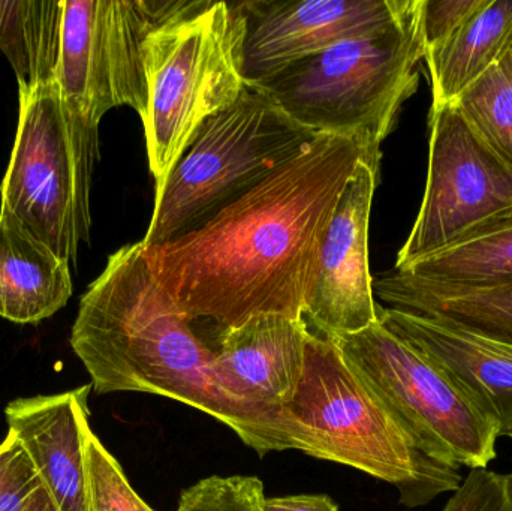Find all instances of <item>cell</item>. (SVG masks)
<instances>
[{"label":"cell","mask_w":512,"mask_h":511,"mask_svg":"<svg viewBox=\"0 0 512 511\" xmlns=\"http://www.w3.org/2000/svg\"><path fill=\"white\" fill-rule=\"evenodd\" d=\"M361 159L370 164L355 141L319 135L200 227L143 243L156 281L189 321H213L218 333L261 315L303 320L328 225Z\"/></svg>","instance_id":"6da1fadb"},{"label":"cell","mask_w":512,"mask_h":511,"mask_svg":"<svg viewBox=\"0 0 512 511\" xmlns=\"http://www.w3.org/2000/svg\"><path fill=\"white\" fill-rule=\"evenodd\" d=\"M71 348L98 395L165 396L215 417L259 456L292 450L285 431L222 389L215 351L156 281L143 242L111 254L81 296Z\"/></svg>","instance_id":"7a4b0ae2"},{"label":"cell","mask_w":512,"mask_h":511,"mask_svg":"<svg viewBox=\"0 0 512 511\" xmlns=\"http://www.w3.org/2000/svg\"><path fill=\"white\" fill-rule=\"evenodd\" d=\"M424 56L423 0H409L385 26L251 84L315 137L355 141L379 170L382 141L417 92V66Z\"/></svg>","instance_id":"3957f363"},{"label":"cell","mask_w":512,"mask_h":511,"mask_svg":"<svg viewBox=\"0 0 512 511\" xmlns=\"http://www.w3.org/2000/svg\"><path fill=\"white\" fill-rule=\"evenodd\" d=\"M282 417L294 450L391 483L409 509L456 492L463 483L459 467L418 449L336 342L319 333H309L303 377Z\"/></svg>","instance_id":"277c9868"},{"label":"cell","mask_w":512,"mask_h":511,"mask_svg":"<svg viewBox=\"0 0 512 511\" xmlns=\"http://www.w3.org/2000/svg\"><path fill=\"white\" fill-rule=\"evenodd\" d=\"M246 29L243 2L197 0L147 39V107L141 120L156 194L203 123L245 90Z\"/></svg>","instance_id":"5b68a950"},{"label":"cell","mask_w":512,"mask_h":511,"mask_svg":"<svg viewBox=\"0 0 512 511\" xmlns=\"http://www.w3.org/2000/svg\"><path fill=\"white\" fill-rule=\"evenodd\" d=\"M315 135L289 119L255 84L209 117L155 197L144 245H164L248 194Z\"/></svg>","instance_id":"8992f818"},{"label":"cell","mask_w":512,"mask_h":511,"mask_svg":"<svg viewBox=\"0 0 512 511\" xmlns=\"http://www.w3.org/2000/svg\"><path fill=\"white\" fill-rule=\"evenodd\" d=\"M18 105L0 207L74 264L92 227L90 191L99 159V126L69 105L56 81L18 93Z\"/></svg>","instance_id":"52a82bcc"},{"label":"cell","mask_w":512,"mask_h":511,"mask_svg":"<svg viewBox=\"0 0 512 511\" xmlns=\"http://www.w3.org/2000/svg\"><path fill=\"white\" fill-rule=\"evenodd\" d=\"M330 339L421 452L471 470L496 458L499 426L450 375L379 321Z\"/></svg>","instance_id":"ba28073f"},{"label":"cell","mask_w":512,"mask_h":511,"mask_svg":"<svg viewBox=\"0 0 512 511\" xmlns=\"http://www.w3.org/2000/svg\"><path fill=\"white\" fill-rule=\"evenodd\" d=\"M195 3L197 0H63L56 74L63 98L96 126L108 111L125 105L143 117L147 39Z\"/></svg>","instance_id":"9c48e42d"},{"label":"cell","mask_w":512,"mask_h":511,"mask_svg":"<svg viewBox=\"0 0 512 511\" xmlns=\"http://www.w3.org/2000/svg\"><path fill=\"white\" fill-rule=\"evenodd\" d=\"M429 126L426 191L394 269L445 248L478 222L512 206V168L454 102L432 108Z\"/></svg>","instance_id":"30bf717a"},{"label":"cell","mask_w":512,"mask_h":511,"mask_svg":"<svg viewBox=\"0 0 512 511\" xmlns=\"http://www.w3.org/2000/svg\"><path fill=\"white\" fill-rule=\"evenodd\" d=\"M379 171L361 159L328 225L304 320L325 338L354 335L378 323L369 266V222Z\"/></svg>","instance_id":"8fae6325"},{"label":"cell","mask_w":512,"mask_h":511,"mask_svg":"<svg viewBox=\"0 0 512 511\" xmlns=\"http://www.w3.org/2000/svg\"><path fill=\"white\" fill-rule=\"evenodd\" d=\"M409 0L243 2L248 29L243 74L258 83L286 66L358 38L399 17Z\"/></svg>","instance_id":"7c38bea8"},{"label":"cell","mask_w":512,"mask_h":511,"mask_svg":"<svg viewBox=\"0 0 512 511\" xmlns=\"http://www.w3.org/2000/svg\"><path fill=\"white\" fill-rule=\"evenodd\" d=\"M309 333L304 318L261 315L218 333L212 347L216 375L227 395L279 426L289 438L282 408L300 386Z\"/></svg>","instance_id":"4fadbf2b"},{"label":"cell","mask_w":512,"mask_h":511,"mask_svg":"<svg viewBox=\"0 0 512 511\" xmlns=\"http://www.w3.org/2000/svg\"><path fill=\"white\" fill-rule=\"evenodd\" d=\"M92 384L59 395L18 398L5 408L17 438L60 511H92L86 464Z\"/></svg>","instance_id":"5bb4252c"},{"label":"cell","mask_w":512,"mask_h":511,"mask_svg":"<svg viewBox=\"0 0 512 511\" xmlns=\"http://www.w3.org/2000/svg\"><path fill=\"white\" fill-rule=\"evenodd\" d=\"M388 332L435 362L504 431L512 423V347L378 305Z\"/></svg>","instance_id":"9a60e30c"},{"label":"cell","mask_w":512,"mask_h":511,"mask_svg":"<svg viewBox=\"0 0 512 511\" xmlns=\"http://www.w3.org/2000/svg\"><path fill=\"white\" fill-rule=\"evenodd\" d=\"M72 293L71 263L0 207V317L38 324L65 308Z\"/></svg>","instance_id":"2e32d148"},{"label":"cell","mask_w":512,"mask_h":511,"mask_svg":"<svg viewBox=\"0 0 512 511\" xmlns=\"http://www.w3.org/2000/svg\"><path fill=\"white\" fill-rule=\"evenodd\" d=\"M445 290L478 291L512 285V206L460 234L445 248L394 269Z\"/></svg>","instance_id":"e0dca14e"},{"label":"cell","mask_w":512,"mask_h":511,"mask_svg":"<svg viewBox=\"0 0 512 511\" xmlns=\"http://www.w3.org/2000/svg\"><path fill=\"white\" fill-rule=\"evenodd\" d=\"M373 293L387 308L512 347V285L493 290H445L412 281L393 269L373 281Z\"/></svg>","instance_id":"ac0fdd59"},{"label":"cell","mask_w":512,"mask_h":511,"mask_svg":"<svg viewBox=\"0 0 512 511\" xmlns=\"http://www.w3.org/2000/svg\"><path fill=\"white\" fill-rule=\"evenodd\" d=\"M512 30V0H486L447 41L426 51L432 108L453 104L498 63Z\"/></svg>","instance_id":"d6986e66"},{"label":"cell","mask_w":512,"mask_h":511,"mask_svg":"<svg viewBox=\"0 0 512 511\" xmlns=\"http://www.w3.org/2000/svg\"><path fill=\"white\" fill-rule=\"evenodd\" d=\"M62 27L63 0H0V50L18 93L56 81Z\"/></svg>","instance_id":"ffe728a7"},{"label":"cell","mask_w":512,"mask_h":511,"mask_svg":"<svg viewBox=\"0 0 512 511\" xmlns=\"http://www.w3.org/2000/svg\"><path fill=\"white\" fill-rule=\"evenodd\" d=\"M454 104L487 146L512 168V74L496 63Z\"/></svg>","instance_id":"44dd1931"},{"label":"cell","mask_w":512,"mask_h":511,"mask_svg":"<svg viewBox=\"0 0 512 511\" xmlns=\"http://www.w3.org/2000/svg\"><path fill=\"white\" fill-rule=\"evenodd\" d=\"M86 464L92 511H155L134 491L117 459L90 428L86 434Z\"/></svg>","instance_id":"7402d4cb"},{"label":"cell","mask_w":512,"mask_h":511,"mask_svg":"<svg viewBox=\"0 0 512 511\" xmlns=\"http://www.w3.org/2000/svg\"><path fill=\"white\" fill-rule=\"evenodd\" d=\"M264 485L255 476H212L180 494L177 511H264Z\"/></svg>","instance_id":"603a6c76"},{"label":"cell","mask_w":512,"mask_h":511,"mask_svg":"<svg viewBox=\"0 0 512 511\" xmlns=\"http://www.w3.org/2000/svg\"><path fill=\"white\" fill-rule=\"evenodd\" d=\"M444 511H512V474L471 470Z\"/></svg>","instance_id":"cb8c5ba5"},{"label":"cell","mask_w":512,"mask_h":511,"mask_svg":"<svg viewBox=\"0 0 512 511\" xmlns=\"http://www.w3.org/2000/svg\"><path fill=\"white\" fill-rule=\"evenodd\" d=\"M8 435L11 443L0 464V511H21L42 482L26 450L14 435Z\"/></svg>","instance_id":"d4e9b609"},{"label":"cell","mask_w":512,"mask_h":511,"mask_svg":"<svg viewBox=\"0 0 512 511\" xmlns=\"http://www.w3.org/2000/svg\"><path fill=\"white\" fill-rule=\"evenodd\" d=\"M486 0H423V36L426 51L447 41Z\"/></svg>","instance_id":"484cf974"},{"label":"cell","mask_w":512,"mask_h":511,"mask_svg":"<svg viewBox=\"0 0 512 511\" xmlns=\"http://www.w3.org/2000/svg\"><path fill=\"white\" fill-rule=\"evenodd\" d=\"M264 511H340L328 495L265 497Z\"/></svg>","instance_id":"4316f807"},{"label":"cell","mask_w":512,"mask_h":511,"mask_svg":"<svg viewBox=\"0 0 512 511\" xmlns=\"http://www.w3.org/2000/svg\"><path fill=\"white\" fill-rule=\"evenodd\" d=\"M21 511H60L53 497L44 485L39 486L33 494L27 498Z\"/></svg>","instance_id":"83f0119b"},{"label":"cell","mask_w":512,"mask_h":511,"mask_svg":"<svg viewBox=\"0 0 512 511\" xmlns=\"http://www.w3.org/2000/svg\"><path fill=\"white\" fill-rule=\"evenodd\" d=\"M504 68H507L508 71L512 74V30L510 33V38H508L507 44H505L504 50H502L501 57L498 60Z\"/></svg>","instance_id":"f1b7e54d"},{"label":"cell","mask_w":512,"mask_h":511,"mask_svg":"<svg viewBox=\"0 0 512 511\" xmlns=\"http://www.w3.org/2000/svg\"><path fill=\"white\" fill-rule=\"evenodd\" d=\"M9 443H11V438H9V435H6V438H5V440H3V443L0 444V464H2L3 458H5L6 452H8Z\"/></svg>","instance_id":"f546056e"},{"label":"cell","mask_w":512,"mask_h":511,"mask_svg":"<svg viewBox=\"0 0 512 511\" xmlns=\"http://www.w3.org/2000/svg\"><path fill=\"white\" fill-rule=\"evenodd\" d=\"M501 437L511 438L512 440V423L511 425H508L507 428L504 429V431H502Z\"/></svg>","instance_id":"4dcf8cb0"}]
</instances>
